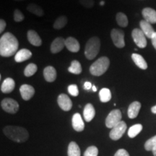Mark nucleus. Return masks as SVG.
<instances>
[{
    "label": "nucleus",
    "instance_id": "obj_5",
    "mask_svg": "<svg viewBox=\"0 0 156 156\" xmlns=\"http://www.w3.org/2000/svg\"><path fill=\"white\" fill-rule=\"evenodd\" d=\"M124 32L120 29L114 28L111 31V38L115 46L117 48H124L125 46Z\"/></svg>",
    "mask_w": 156,
    "mask_h": 156
},
{
    "label": "nucleus",
    "instance_id": "obj_43",
    "mask_svg": "<svg viewBox=\"0 0 156 156\" xmlns=\"http://www.w3.org/2000/svg\"><path fill=\"white\" fill-rule=\"evenodd\" d=\"M152 152H153V156H156V149H155V150H154V151H153Z\"/></svg>",
    "mask_w": 156,
    "mask_h": 156
},
{
    "label": "nucleus",
    "instance_id": "obj_19",
    "mask_svg": "<svg viewBox=\"0 0 156 156\" xmlns=\"http://www.w3.org/2000/svg\"><path fill=\"white\" fill-rule=\"evenodd\" d=\"M56 70L55 68L52 66H47L44 68V77L46 81L48 83H52L55 81L56 79Z\"/></svg>",
    "mask_w": 156,
    "mask_h": 156
},
{
    "label": "nucleus",
    "instance_id": "obj_34",
    "mask_svg": "<svg viewBox=\"0 0 156 156\" xmlns=\"http://www.w3.org/2000/svg\"><path fill=\"white\" fill-rule=\"evenodd\" d=\"M13 19L17 23L22 22L23 20L25 19V15H23V13L20 9H15L14 13H13Z\"/></svg>",
    "mask_w": 156,
    "mask_h": 156
},
{
    "label": "nucleus",
    "instance_id": "obj_8",
    "mask_svg": "<svg viewBox=\"0 0 156 156\" xmlns=\"http://www.w3.org/2000/svg\"><path fill=\"white\" fill-rule=\"evenodd\" d=\"M126 130V124L124 121H121L118 124L113 127L109 133V136L113 140H119L122 138Z\"/></svg>",
    "mask_w": 156,
    "mask_h": 156
},
{
    "label": "nucleus",
    "instance_id": "obj_25",
    "mask_svg": "<svg viewBox=\"0 0 156 156\" xmlns=\"http://www.w3.org/2000/svg\"><path fill=\"white\" fill-rule=\"evenodd\" d=\"M67 17L65 15H61V16L58 17L54 21L53 25L54 28L56 30H61L65 27V25L67 24Z\"/></svg>",
    "mask_w": 156,
    "mask_h": 156
},
{
    "label": "nucleus",
    "instance_id": "obj_10",
    "mask_svg": "<svg viewBox=\"0 0 156 156\" xmlns=\"http://www.w3.org/2000/svg\"><path fill=\"white\" fill-rule=\"evenodd\" d=\"M57 103L58 106L64 112H69L73 108V102L67 95L60 94L58 96Z\"/></svg>",
    "mask_w": 156,
    "mask_h": 156
},
{
    "label": "nucleus",
    "instance_id": "obj_40",
    "mask_svg": "<svg viewBox=\"0 0 156 156\" xmlns=\"http://www.w3.org/2000/svg\"><path fill=\"white\" fill-rule=\"evenodd\" d=\"M151 41H152V44H153V46L156 49V32L154 34L153 37H152Z\"/></svg>",
    "mask_w": 156,
    "mask_h": 156
},
{
    "label": "nucleus",
    "instance_id": "obj_32",
    "mask_svg": "<svg viewBox=\"0 0 156 156\" xmlns=\"http://www.w3.org/2000/svg\"><path fill=\"white\" fill-rule=\"evenodd\" d=\"M145 149L147 151H153L156 149V135L145 142Z\"/></svg>",
    "mask_w": 156,
    "mask_h": 156
},
{
    "label": "nucleus",
    "instance_id": "obj_12",
    "mask_svg": "<svg viewBox=\"0 0 156 156\" xmlns=\"http://www.w3.org/2000/svg\"><path fill=\"white\" fill-rule=\"evenodd\" d=\"M64 46H65V39L63 37H57L51 44V52L52 54H57L63 50Z\"/></svg>",
    "mask_w": 156,
    "mask_h": 156
},
{
    "label": "nucleus",
    "instance_id": "obj_16",
    "mask_svg": "<svg viewBox=\"0 0 156 156\" xmlns=\"http://www.w3.org/2000/svg\"><path fill=\"white\" fill-rule=\"evenodd\" d=\"M32 52L30 50L27 49V48H22V49L19 50L15 55V61L17 63H20V62L28 60L29 58L32 57Z\"/></svg>",
    "mask_w": 156,
    "mask_h": 156
},
{
    "label": "nucleus",
    "instance_id": "obj_11",
    "mask_svg": "<svg viewBox=\"0 0 156 156\" xmlns=\"http://www.w3.org/2000/svg\"><path fill=\"white\" fill-rule=\"evenodd\" d=\"M20 93L22 98L24 101H29L31 99L35 94V89L33 86L28 84H23L20 87Z\"/></svg>",
    "mask_w": 156,
    "mask_h": 156
},
{
    "label": "nucleus",
    "instance_id": "obj_38",
    "mask_svg": "<svg viewBox=\"0 0 156 156\" xmlns=\"http://www.w3.org/2000/svg\"><path fill=\"white\" fill-rule=\"evenodd\" d=\"M6 22L3 19L0 20V33H3V31L5 30L6 28Z\"/></svg>",
    "mask_w": 156,
    "mask_h": 156
},
{
    "label": "nucleus",
    "instance_id": "obj_29",
    "mask_svg": "<svg viewBox=\"0 0 156 156\" xmlns=\"http://www.w3.org/2000/svg\"><path fill=\"white\" fill-rule=\"evenodd\" d=\"M116 23L119 26L125 28L128 25L129 21L126 15L123 12H118L116 15Z\"/></svg>",
    "mask_w": 156,
    "mask_h": 156
},
{
    "label": "nucleus",
    "instance_id": "obj_3",
    "mask_svg": "<svg viewBox=\"0 0 156 156\" xmlns=\"http://www.w3.org/2000/svg\"><path fill=\"white\" fill-rule=\"evenodd\" d=\"M101 49V40L98 37H92L87 41L85 48V56L88 60L95 58Z\"/></svg>",
    "mask_w": 156,
    "mask_h": 156
},
{
    "label": "nucleus",
    "instance_id": "obj_21",
    "mask_svg": "<svg viewBox=\"0 0 156 156\" xmlns=\"http://www.w3.org/2000/svg\"><path fill=\"white\" fill-rule=\"evenodd\" d=\"M140 108H141V103L138 101H134L129 105L128 108V116L129 119H135L138 116Z\"/></svg>",
    "mask_w": 156,
    "mask_h": 156
},
{
    "label": "nucleus",
    "instance_id": "obj_26",
    "mask_svg": "<svg viewBox=\"0 0 156 156\" xmlns=\"http://www.w3.org/2000/svg\"><path fill=\"white\" fill-rule=\"evenodd\" d=\"M68 71L72 74L80 75L82 73V71H83L81 64L77 60H73L71 62V65L68 67Z\"/></svg>",
    "mask_w": 156,
    "mask_h": 156
},
{
    "label": "nucleus",
    "instance_id": "obj_14",
    "mask_svg": "<svg viewBox=\"0 0 156 156\" xmlns=\"http://www.w3.org/2000/svg\"><path fill=\"white\" fill-rule=\"evenodd\" d=\"M65 46L69 51L73 52V53H77L80 51V45L78 41L74 37H68L65 39Z\"/></svg>",
    "mask_w": 156,
    "mask_h": 156
},
{
    "label": "nucleus",
    "instance_id": "obj_20",
    "mask_svg": "<svg viewBox=\"0 0 156 156\" xmlns=\"http://www.w3.org/2000/svg\"><path fill=\"white\" fill-rule=\"evenodd\" d=\"M140 25L142 31L144 33V34L145 35V36L147 37L148 38L151 39L155 32L151 23H149L144 20L140 21Z\"/></svg>",
    "mask_w": 156,
    "mask_h": 156
},
{
    "label": "nucleus",
    "instance_id": "obj_39",
    "mask_svg": "<svg viewBox=\"0 0 156 156\" xmlns=\"http://www.w3.org/2000/svg\"><path fill=\"white\" fill-rule=\"evenodd\" d=\"M92 87H93V85H92V84H91L90 82L87 81L84 83L83 87H84V89L86 90H89Z\"/></svg>",
    "mask_w": 156,
    "mask_h": 156
},
{
    "label": "nucleus",
    "instance_id": "obj_6",
    "mask_svg": "<svg viewBox=\"0 0 156 156\" xmlns=\"http://www.w3.org/2000/svg\"><path fill=\"white\" fill-rule=\"evenodd\" d=\"M122 112L119 109H114L109 113L106 119V126L112 129L122 121Z\"/></svg>",
    "mask_w": 156,
    "mask_h": 156
},
{
    "label": "nucleus",
    "instance_id": "obj_45",
    "mask_svg": "<svg viewBox=\"0 0 156 156\" xmlns=\"http://www.w3.org/2000/svg\"><path fill=\"white\" fill-rule=\"evenodd\" d=\"M14 1H16V2H23V1H25V0H14Z\"/></svg>",
    "mask_w": 156,
    "mask_h": 156
},
{
    "label": "nucleus",
    "instance_id": "obj_35",
    "mask_svg": "<svg viewBox=\"0 0 156 156\" xmlns=\"http://www.w3.org/2000/svg\"><path fill=\"white\" fill-rule=\"evenodd\" d=\"M67 90L69 94L74 97H77L79 95V90H78L77 85H75V84H72V85H69Z\"/></svg>",
    "mask_w": 156,
    "mask_h": 156
},
{
    "label": "nucleus",
    "instance_id": "obj_15",
    "mask_svg": "<svg viewBox=\"0 0 156 156\" xmlns=\"http://www.w3.org/2000/svg\"><path fill=\"white\" fill-rule=\"evenodd\" d=\"M142 16L145 20L151 24H155L156 23V11L151 7H145L142 11Z\"/></svg>",
    "mask_w": 156,
    "mask_h": 156
},
{
    "label": "nucleus",
    "instance_id": "obj_33",
    "mask_svg": "<svg viewBox=\"0 0 156 156\" xmlns=\"http://www.w3.org/2000/svg\"><path fill=\"white\" fill-rule=\"evenodd\" d=\"M98 150L95 146H90L84 153V156H98Z\"/></svg>",
    "mask_w": 156,
    "mask_h": 156
},
{
    "label": "nucleus",
    "instance_id": "obj_2",
    "mask_svg": "<svg viewBox=\"0 0 156 156\" xmlns=\"http://www.w3.org/2000/svg\"><path fill=\"white\" fill-rule=\"evenodd\" d=\"M3 132L9 140L18 143L26 142L29 137L28 132L22 126H6L3 129Z\"/></svg>",
    "mask_w": 156,
    "mask_h": 156
},
{
    "label": "nucleus",
    "instance_id": "obj_31",
    "mask_svg": "<svg viewBox=\"0 0 156 156\" xmlns=\"http://www.w3.org/2000/svg\"><path fill=\"white\" fill-rule=\"evenodd\" d=\"M38 70V67L36 64L30 63L26 66L24 69V75L25 77H31L34 75Z\"/></svg>",
    "mask_w": 156,
    "mask_h": 156
},
{
    "label": "nucleus",
    "instance_id": "obj_30",
    "mask_svg": "<svg viewBox=\"0 0 156 156\" xmlns=\"http://www.w3.org/2000/svg\"><path fill=\"white\" fill-rule=\"evenodd\" d=\"M142 130V125L140 124H136L132 126L128 130V136L130 138L135 137L136 135H138Z\"/></svg>",
    "mask_w": 156,
    "mask_h": 156
},
{
    "label": "nucleus",
    "instance_id": "obj_4",
    "mask_svg": "<svg viewBox=\"0 0 156 156\" xmlns=\"http://www.w3.org/2000/svg\"><path fill=\"white\" fill-rule=\"evenodd\" d=\"M110 65V60L106 56H102L91 64L90 67V73L93 76H101L106 73Z\"/></svg>",
    "mask_w": 156,
    "mask_h": 156
},
{
    "label": "nucleus",
    "instance_id": "obj_18",
    "mask_svg": "<svg viewBox=\"0 0 156 156\" xmlns=\"http://www.w3.org/2000/svg\"><path fill=\"white\" fill-rule=\"evenodd\" d=\"M15 87V82L12 78H6L1 85V91L3 93H10Z\"/></svg>",
    "mask_w": 156,
    "mask_h": 156
},
{
    "label": "nucleus",
    "instance_id": "obj_7",
    "mask_svg": "<svg viewBox=\"0 0 156 156\" xmlns=\"http://www.w3.org/2000/svg\"><path fill=\"white\" fill-rule=\"evenodd\" d=\"M1 107L5 112L12 114H16L19 110L18 103L14 99L9 98L3 99L1 101Z\"/></svg>",
    "mask_w": 156,
    "mask_h": 156
},
{
    "label": "nucleus",
    "instance_id": "obj_22",
    "mask_svg": "<svg viewBox=\"0 0 156 156\" xmlns=\"http://www.w3.org/2000/svg\"><path fill=\"white\" fill-rule=\"evenodd\" d=\"M95 115V110L91 103H87L83 110V116L87 122H91Z\"/></svg>",
    "mask_w": 156,
    "mask_h": 156
},
{
    "label": "nucleus",
    "instance_id": "obj_24",
    "mask_svg": "<svg viewBox=\"0 0 156 156\" xmlns=\"http://www.w3.org/2000/svg\"><path fill=\"white\" fill-rule=\"evenodd\" d=\"M27 10L38 17H42L44 15V11L41 6L35 3H30L27 6Z\"/></svg>",
    "mask_w": 156,
    "mask_h": 156
},
{
    "label": "nucleus",
    "instance_id": "obj_13",
    "mask_svg": "<svg viewBox=\"0 0 156 156\" xmlns=\"http://www.w3.org/2000/svg\"><path fill=\"white\" fill-rule=\"evenodd\" d=\"M72 124H73V129L76 132H82L85 129V123L79 113H75L73 115V119H72Z\"/></svg>",
    "mask_w": 156,
    "mask_h": 156
},
{
    "label": "nucleus",
    "instance_id": "obj_1",
    "mask_svg": "<svg viewBox=\"0 0 156 156\" xmlns=\"http://www.w3.org/2000/svg\"><path fill=\"white\" fill-rule=\"evenodd\" d=\"M18 47V40L12 33H5L0 38V56L2 57H10L16 54Z\"/></svg>",
    "mask_w": 156,
    "mask_h": 156
},
{
    "label": "nucleus",
    "instance_id": "obj_28",
    "mask_svg": "<svg viewBox=\"0 0 156 156\" xmlns=\"http://www.w3.org/2000/svg\"><path fill=\"white\" fill-rule=\"evenodd\" d=\"M99 98L101 102L107 103L112 99V93L108 88L104 87L102 88L99 92Z\"/></svg>",
    "mask_w": 156,
    "mask_h": 156
},
{
    "label": "nucleus",
    "instance_id": "obj_37",
    "mask_svg": "<svg viewBox=\"0 0 156 156\" xmlns=\"http://www.w3.org/2000/svg\"><path fill=\"white\" fill-rule=\"evenodd\" d=\"M114 156H130V155L126 150L119 149L116 151V153H115Z\"/></svg>",
    "mask_w": 156,
    "mask_h": 156
},
{
    "label": "nucleus",
    "instance_id": "obj_17",
    "mask_svg": "<svg viewBox=\"0 0 156 156\" xmlns=\"http://www.w3.org/2000/svg\"><path fill=\"white\" fill-rule=\"evenodd\" d=\"M28 40L30 44L34 46H41L42 45V40L36 31L34 30H29L27 33Z\"/></svg>",
    "mask_w": 156,
    "mask_h": 156
},
{
    "label": "nucleus",
    "instance_id": "obj_9",
    "mask_svg": "<svg viewBox=\"0 0 156 156\" xmlns=\"http://www.w3.org/2000/svg\"><path fill=\"white\" fill-rule=\"evenodd\" d=\"M132 36L134 43L139 48H144L147 46V39L141 29L134 28L132 32Z\"/></svg>",
    "mask_w": 156,
    "mask_h": 156
},
{
    "label": "nucleus",
    "instance_id": "obj_27",
    "mask_svg": "<svg viewBox=\"0 0 156 156\" xmlns=\"http://www.w3.org/2000/svg\"><path fill=\"white\" fill-rule=\"evenodd\" d=\"M68 156H80V149L75 142H71L68 146Z\"/></svg>",
    "mask_w": 156,
    "mask_h": 156
},
{
    "label": "nucleus",
    "instance_id": "obj_23",
    "mask_svg": "<svg viewBox=\"0 0 156 156\" xmlns=\"http://www.w3.org/2000/svg\"><path fill=\"white\" fill-rule=\"evenodd\" d=\"M132 58L134 62V64L137 66L138 67L142 69H146L147 68V64L145 58L141 55L138 54H132Z\"/></svg>",
    "mask_w": 156,
    "mask_h": 156
},
{
    "label": "nucleus",
    "instance_id": "obj_42",
    "mask_svg": "<svg viewBox=\"0 0 156 156\" xmlns=\"http://www.w3.org/2000/svg\"><path fill=\"white\" fill-rule=\"evenodd\" d=\"M92 89H93V92H96V91H97V87H95V85H93Z\"/></svg>",
    "mask_w": 156,
    "mask_h": 156
},
{
    "label": "nucleus",
    "instance_id": "obj_41",
    "mask_svg": "<svg viewBox=\"0 0 156 156\" xmlns=\"http://www.w3.org/2000/svg\"><path fill=\"white\" fill-rule=\"evenodd\" d=\"M151 112H152V113H153V114H156V105H155V106L152 107V108H151Z\"/></svg>",
    "mask_w": 156,
    "mask_h": 156
},
{
    "label": "nucleus",
    "instance_id": "obj_36",
    "mask_svg": "<svg viewBox=\"0 0 156 156\" xmlns=\"http://www.w3.org/2000/svg\"><path fill=\"white\" fill-rule=\"evenodd\" d=\"M79 2L83 7L87 9L92 8L95 5L94 0H79Z\"/></svg>",
    "mask_w": 156,
    "mask_h": 156
},
{
    "label": "nucleus",
    "instance_id": "obj_44",
    "mask_svg": "<svg viewBox=\"0 0 156 156\" xmlns=\"http://www.w3.org/2000/svg\"><path fill=\"white\" fill-rule=\"evenodd\" d=\"M104 3H105V2H103V1H102V2H100V5H102V6H103V5H104Z\"/></svg>",
    "mask_w": 156,
    "mask_h": 156
}]
</instances>
